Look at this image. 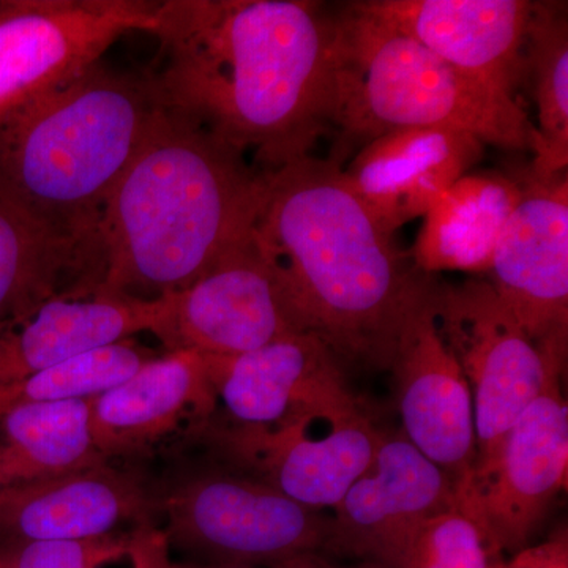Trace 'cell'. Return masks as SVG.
<instances>
[{"label":"cell","mask_w":568,"mask_h":568,"mask_svg":"<svg viewBox=\"0 0 568 568\" xmlns=\"http://www.w3.org/2000/svg\"><path fill=\"white\" fill-rule=\"evenodd\" d=\"M196 436L227 463L313 508H334L375 457L383 432L357 398L310 410L274 429L213 416Z\"/></svg>","instance_id":"obj_8"},{"label":"cell","mask_w":568,"mask_h":568,"mask_svg":"<svg viewBox=\"0 0 568 568\" xmlns=\"http://www.w3.org/2000/svg\"><path fill=\"white\" fill-rule=\"evenodd\" d=\"M506 551L491 530L459 507L426 519L398 568H504Z\"/></svg>","instance_id":"obj_26"},{"label":"cell","mask_w":568,"mask_h":568,"mask_svg":"<svg viewBox=\"0 0 568 568\" xmlns=\"http://www.w3.org/2000/svg\"><path fill=\"white\" fill-rule=\"evenodd\" d=\"M219 413L207 357L160 354L121 386L92 399V428L106 462L140 465Z\"/></svg>","instance_id":"obj_15"},{"label":"cell","mask_w":568,"mask_h":568,"mask_svg":"<svg viewBox=\"0 0 568 568\" xmlns=\"http://www.w3.org/2000/svg\"><path fill=\"white\" fill-rule=\"evenodd\" d=\"M133 540L114 536L97 540L33 541L0 549V568H103Z\"/></svg>","instance_id":"obj_27"},{"label":"cell","mask_w":568,"mask_h":568,"mask_svg":"<svg viewBox=\"0 0 568 568\" xmlns=\"http://www.w3.org/2000/svg\"><path fill=\"white\" fill-rule=\"evenodd\" d=\"M156 2H0V119L80 77L130 32L151 33Z\"/></svg>","instance_id":"obj_9"},{"label":"cell","mask_w":568,"mask_h":568,"mask_svg":"<svg viewBox=\"0 0 568 568\" xmlns=\"http://www.w3.org/2000/svg\"><path fill=\"white\" fill-rule=\"evenodd\" d=\"M466 77L514 97L525 81L529 0H355Z\"/></svg>","instance_id":"obj_16"},{"label":"cell","mask_w":568,"mask_h":568,"mask_svg":"<svg viewBox=\"0 0 568 568\" xmlns=\"http://www.w3.org/2000/svg\"><path fill=\"white\" fill-rule=\"evenodd\" d=\"M163 306V297L145 302L103 290L78 291L0 324V392L84 351L152 334Z\"/></svg>","instance_id":"obj_20"},{"label":"cell","mask_w":568,"mask_h":568,"mask_svg":"<svg viewBox=\"0 0 568 568\" xmlns=\"http://www.w3.org/2000/svg\"><path fill=\"white\" fill-rule=\"evenodd\" d=\"M264 190L246 156L163 104L99 224L102 290L145 302L181 293L252 230Z\"/></svg>","instance_id":"obj_3"},{"label":"cell","mask_w":568,"mask_h":568,"mask_svg":"<svg viewBox=\"0 0 568 568\" xmlns=\"http://www.w3.org/2000/svg\"><path fill=\"white\" fill-rule=\"evenodd\" d=\"M432 305L437 331L473 395L476 473L496 457L504 437L544 386L549 347L568 338L538 345L485 280H435Z\"/></svg>","instance_id":"obj_7"},{"label":"cell","mask_w":568,"mask_h":568,"mask_svg":"<svg viewBox=\"0 0 568 568\" xmlns=\"http://www.w3.org/2000/svg\"><path fill=\"white\" fill-rule=\"evenodd\" d=\"M455 507L454 478L403 433L383 432L372 463L334 507L325 551L398 568L426 519Z\"/></svg>","instance_id":"obj_12"},{"label":"cell","mask_w":568,"mask_h":568,"mask_svg":"<svg viewBox=\"0 0 568 568\" xmlns=\"http://www.w3.org/2000/svg\"><path fill=\"white\" fill-rule=\"evenodd\" d=\"M164 106L271 173L331 132L332 14L306 0L156 2Z\"/></svg>","instance_id":"obj_1"},{"label":"cell","mask_w":568,"mask_h":568,"mask_svg":"<svg viewBox=\"0 0 568 568\" xmlns=\"http://www.w3.org/2000/svg\"><path fill=\"white\" fill-rule=\"evenodd\" d=\"M253 233L302 334L320 338L343 368H392L432 275L369 215L343 168L308 155L265 173Z\"/></svg>","instance_id":"obj_2"},{"label":"cell","mask_w":568,"mask_h":568,"mask_svg":"<svg viewBox=\"0 0 568 568\" xmlns=\"http://www.w3.org/2000/svg\"><path fill=\"white\" fill-rule=\"evenodd\" d=\"M136 466L152 528L203 564L268 567L327 547L331 517L231 465L194 433Z\"/></svg>","instance_id":"obj_6"},{"label":"cell","mask_w":568,"mask_h":568,"mask_svg":"<svg viewBox=\"0 0 568 568\" xmlns=\"http://www.w3.org/2000/svg\"><path fill=\"white\" fill-rule=\"evenodd\" d=\"M102 463L92 399L31 403L0 417V495Z\"/></svg>","instance_id":"obj_23"},{"label":"cell","mask_w":568,"mask_h":568,"mask_svg":"<svg viewBox=\"0 0 568 568\" xmlns=\"http://www.w3.org/2000/svg\"><path fill=\"white\" fill-rule=\"evenodd\" d=\"M152 335L166 353L233 357L302 334L253 227L181 293L166 295Z\"/></svg>","instance_id":"obj_11"},{"label":"cell","mask_w":568,"mask_h":568,"mask_svg":"<svg viewBox=\"0 0 568 568\" xmlns=\"http://www.w3.org/2000/svg\"><path fill=\"white\" fill-rule=\"evenodd\" d=\"M484 152V142L458 130H394L365 144L343 174L369 215L395 235L425 216Z\"/></svg>","instance_id":"obj_19"},{"label":"cell","mask_w":568,"mask_h":568,"mask_svg":"<svg viewBox=\"0 0 568 568\" xmlns=\"http://www.w3.org/2000/svg\"><path fill=\"white\" fill-rule=\"evenodd\" d=\"M174 568H256V567L231 566V564L190 562V564H181V566H174Z\"/></svg>","instance_id":"obj_30"},{"label":"cell","mask_w":568,"mask_h":568,"mask_svg":"<svg viewBox=\"0 0 568 568\" xmlns=\"http://www.w3.org/2000/svg\"><path fill=\"white\" fill-rule=\"evenodd\" d=\"M504 568H568V534L559 528L548 540L515 552Z\"/></svg>","instance_id":"obj_28"},{"label":"cell","mask_w":568,"mask_h":568,"mask_svg":"<svg viewBox=\"0 0 568 568\" xmlns=\"http://www.w3.org/2000/svg\"><path fill=\"white\" fill-rule=\"evenodd\" d=\"M433 282L435 275L407 313L390 369L403 435L446 470L458 489L476 463V420L469 384L436 327Z\"/></svg>","instance_id":"obj_13"},{"label":"cell","mask_w":568,"mask_h":568,"mask_svg":"<svg viewBox=\"0 0 568 568\" xmlns=\"http://www.w3.org/2000/svg\"><path fill=\"white\" fill-rule=\"evenodd\" d=\"M224 424L274 429L310 410L353 398L345 368L320 338L284 336L233 355H205Z\"/></svg>","instance_id":"obj_17"},{"label":"cell","mask_w":568,"mask_h":568,"mask_svg":"<svg viewBox=\"0 0 568 568\" xmlns=\"http://www.w3.org/2000/svg\"><path fill=\"white\" fill-rule=\"evenodd\" d=\"M567 342L549 347L544 386L504 437L496 457L457 489L458 507L484 523L504 551L528 547L567 485Z\"/></svg>","instance_id":"obj_10"},{"label":"cell","mask_w":568,"mask_h":568,"mask_svg":"<svg viewBox=\"0 0 568 568\" xmlns=\"http://www.w3.org/2000/svg\"><path fill=\"white\" fill-rule=\"evenodd\" d=\"M125 525L153 529L148 485L136 465L106 462L0 495L2 548L97 540Z\"/></svg>","instance_id":"obj_18"},{"label":"cell","mask_w":568,"mask_h":568,"mask_svg":"<svg viewBox=\"0 0 568 568\" xmlns=\"http://www.w3.org/2000/svg\"><path fill=\"white\" fill-rule=\"evenodd\" d=\"M148 70L95 63L0 119V190L91 260L112 190L162 111Z\"/></svg>","instance_id":"obj_4"},{"label":"cell","mask_w":568,"mask_h":568,"mask_svg":"<svg viewBox=\"0 0 568 568\" xmlns=\"http://www.w3.org/2000/svg\"><path fill=\"white\" fill-rule=\"evenodd\" d=\"M521 200V183L500 173L463 175L432 205L414 245V264L437 272L489 274L497 242Z\"/></svg>","instance_id":"obj_21"},{"label":"cell","mask_w":568,"mask_h":568,"mask_svg":"<svg viewBox=\"0 0 568 568\" xmlns=\"http://www.w3.org/2000/svg\"><path fill=\"white\" fill-rule=\"evenodd\" d=\"M91 260L52 234L0 190V324L59 295L100 290Z\"/></svg>","instance_id":"obj_22"},{"label":"cell","mask_w":568,"mask_h":568,"mask_svg":"<svg viewBox=\"0 0 568 568\" xmlns=\"http://www.w3.org/2000/svg\"><path fill=\"white\" fill-rule=\"evenodd\" d=\"M537 106V141L529 173L549 179L568 168L567 3L534 2L525 44V82Z\"/></svg>","instance_id":"obj_24"},{"label":"cell","mask_w":568,"mask_h":568,"mask_svg":"<svg viewBox=\"0 0 568 568\" xmlns=\"http://www.w3.org/2000/svg\"><path fill=\"white\" fill-rule=\"evenodd\" d=\"M402 129H450L485 145L534 151L536 125L514 97L488 88L424 44L347 2L332 14V119L338 149Z\"/></svg>","instance_id":"obj_5"},{"label":"cell","mask_w":568,"mask_h":568,"mask_svg":"<svg viewBox=\"0 0 568 568\" xmlns=\"http://www.w3.org/2000/svg\"><path fill=\"white\" fill-rule=\"evenodd\" d=\"M491 286L538 345L568 338V174H526L497 242Z\"/></svg>","instance_id":"obj_14"},{"label":"cell","mask_w":568,"mask_h":568,"mask_svg":"<svg viewBox=\"0 0 568 568\" xmlns=\"http://www.w3.org/2000/svg\"><path fill=\"white\" fill-rule=\"evenodd\" d=\"M267 568H384L379 564L364 562L358 566L347 567L338 566L323 556L321 551L302 552V555L293 556V558L280 560V562L272 564Z\"/></svg>","instance_id":"obj_29"},{"label":"cell","mask_w":568,"mask_h":568,"mask_svg":"<svg viewBox=\"0 0 568 568\" xmlns=\"http://www.w3.org/2000/svg\"><path fill=\"white\" fill-rule=\"evenodd\" d=\"M159 355L136 336L84 351L0 392V417L31 403L97 398L121 386Z\"/></svg>","instance_id":"obj_25"}]
</instances>
